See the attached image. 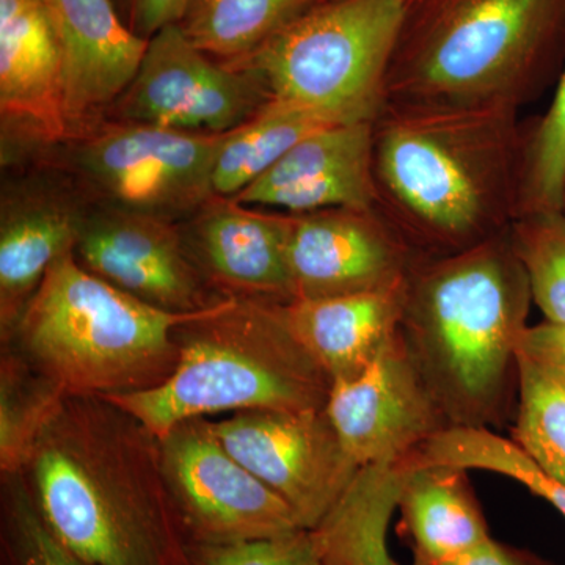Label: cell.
<instances>
[{
	"label": "cell",
	"mask_w": 565,
	"mask_h": 565,
	"mask_svg": "<svg viewBox=\"0 0 565 565\" xmlns=\"http://www.w3.org/2000/svg\"><path fill=\"white\" fill-rule=\"evenodd\" d=\"M519 111L385 102L373 121L375 212L419 256L455 255L519 217Z\"/></svg>",
	"instance_id": "6da1fadb"
},
{
	"label": "cell",
	"mask_w": 565,
	"mask_h": 565,
	"mask_svg": "<svg viewBox=\"0 0 565 565\" xmlns=\"http://www.w3.org/2000/svg\"><path fill=\"white\" fill-rule=\"evenodd\" d=\"M52 534L87 565H193L159 438L103 396L66 394L24 470Z\"/></svg>",
	"instance_id": "7a4b0ae2"
},
{
	"label": "cell",
	"mask_w": 565,
	"mask_h": 565,
	"mask_svg": "<svg viewBox=\"0 0 565 565\" xmlns=\"http://www.w3.org/2000/svg\"><path fill=\"white\" fill-rule=\"evenodd\" d=\"M531 303L509 230L412 267L401 338L449 427L494 430L514 423L519 343Z\"/></svg>",
	"instance_id": "3957f363"
},
{
	"label": "cell",
	"mask_w": 565,
	"mask_h": 565,
	"mask_svg": "<svg viewBox=\"0 0 565 565\" xmlns=\"http://www.w3.org/2000/svg\"><path fill=\"white\" fill-rule=\"evenodd\" d=\"M564 63L565 0H408L385 102L519 111Z\"/></svg>",
	"instance_id": "277c9868"
},
{
	"label": "cell",
	"mask_w": 565,
	"mask_h": 565,
	"mask_svg": "<svg viewBox=\"0 0 565 565\" xmlns=\"http://www.w3.org/2000/svg\"><path fill=\"white\" fill-rule=\"evenodd\" d=\"M180 359L163 384L103 396L161 438L225 412L323 411L332 379L289 329L282 303L225 299L174 330Z\"/></svg>",
	"instance_id": "5b68a950"
},
{
	"label": "cell",
	"mask_w": 565,
	"mask_h": 565,
	"mask_svg": "<svg viewBox=\"0 0 565 565\" xmlns=\"http://www.w3.org/2000/svg\"><path fill=\"white\" fill-rule=\"evenodd\" d=\"M217 305L195 313L152 307L88 273L71 252L52 264L2 345L65 394L145 392L177 367L174 330Z\"/></svg>",
	"instance_id": "8992f818"
},
{
	"label": "cell",
	"mask_w": 565,
	"mask_h": 565,
	"mask_svg": "<svg viewBox=\"0 0 565 565\" xmlns=\"http://www.w3.org/2000/svg\"><path fill=\"white\" fill-rule=\"evenodd\" d=\"M407 0H319L252 54L226 66L274 102L333 122L374 121Z\"/></svg>",
	"instance_id": "52a82bcc"
},
{
	"label": "cell",
	"mask_w": 565,
	"mask_h": 565,
	"mask_svg": "<svg viewBox=\"0 0 565 565\" xmlns=\"http://www.w3.org/2000/svg\"><path fill=\"white\" fill-rule=\"evenodd\" d=\"M226 134L95 125L73 137L70 169L98 204L173 222L215 199L212 173Z\"/></svg>",
	"instance_id": "ba28073f"
},
{
	"label": "cell",
	"mask_w": 565,
	"mask_h": 565,
	"mask_svg": "<svg viewBox=\"0 0 565 565\" xmlns=\"http://www.w3.org/2000/svg\"><path fill=\"white\" fill-rule=\"evenodd\" d=\"M167 492L188 545H226L300 530L289 505L230 455L207 418L159 438Z\"/></svg>",
	"instance_id": "9c48e42d"
},
{
	"label": "cell",
	"mask_w": 565,
	"mask_h": 565,
	"mask_svg": "<svg viewBox=\"0 0 565 565\" xmlns=\"http://www.w3.org/2000/svg\"><path fill=\"white\" fill-rule=\"evenodd\" d=\"M211 426L230 455L277 493L305 530L321 525L362 470L326 408L239 412Z\"/></svg>",
	"instance_id": "30bf717a"
},
{
	"label": "cell",
	"mask_w": 565,
	"mask_h": 565,
	"mask_svg": "<svg viewBox=\"0 0 565 565\" xmlns=\"http://www.w3.org/2000/svg\"><path fill=\"white\" fill-rule=\"evenodd\" d=\"M269 102L262 82L204 54L172 24L152 36L139 73L110 111L121 122L226 134Z\"/></svg>",
	"instance_id": "8fae6325"
},
{
	"label": "cell",
	"mask_w": 565,
	"mask_h": 565,
	"mask_svg": "<svg viewBox=\"0 0 565 565\" xmlns=\"http://www.w3.org/2000/svg\"><path fill=\"white\" fill-rule=\"evenodd\" d=\"M74 256L115 288L173 313H195L226 299L211 288L182 232L167 218L96 204L82 223Z\"/></svg>",
	"instance_id": "7c38bea8"
},
{
	"label": "cell",
	"mask_w": 565,
	"mask_h": 565,
	"mask_svg": "<svg viewBox=\"0 0 565 565\" xmlns=\"http://www.w3.org/2000/svg\"><path fill=\"white\" fill-rule=\"evenodd\" d=\"M326 412L345 451L362 468L414 459L449 427L401 332L359 377L333 382Z\"/></svg>",
	"instance_id": "4fadbf2b"
},
{
	"label": "cell",
	"mask_w": 565,
	"mask_h": 565,
	"mask_svg": "<svg viewBox=\"0 0 565 565\" xmlns=\"http://www.w3.org/2000/svg\"><path fill=\"white\" fill-rule=\"evenodd\" d=\"M418 259L375 211L292 215L289 264L296 299L393 288L405 281Z\"/></svg>",
	"instance_id": "5bb4252c"
},
{
	"label": "cell",
	"mask_w": 565,
	"mask_h": 565,
	"mask_svg": "<svg viewBox=\"0 0 565 565\" xmlns=\"http://www.w3.org/2000/svg\"><path fill=\"white\" fill-rule=\"evenodd\" d=\"M199 212L182 237L215 292L275 303L296 299L289 264L291 214H266L218 196Z\"/></svg>",
	"instance_id": "9a60e30c"
},
{
	"label": "cell",
	"mask_w": 565,
	"mask_h": 565,
	"mask_svg": "<svg viewBox=\"0 0 565 565\" xmlns=\"http://www.w3.org/2000/svg\"><path fill=\"white\" fill-rule=\"evenodd\" d=\"M232 200L292 215L375 211L373 121L341 122L310 134Z\"/></svg>",
	"instance_id": "2e32d148"
},
{
	"label": "cell",
	"mask_w": 565,
	"mask_h": 565,
	"mask_svg": "<svg viewBox=\"0 0 565 565\" xmlns=\"http://www.w3.org/2000/svg\"><path fill=\"white\" fill-rule=\"evenodd\" d=\"M63 57L68 137L98 125L139 73L150 40L121 20L111 0H47Z\"/></svg>",
	"instance_id": "e0dca14e"
},
{
	"label": "cell",
	"mask_w": 565,
	"mask_h": 565,
	"mask_svg": "<svg viewBox=\"0 0 565 565\" xmlns=\"http://www.w3.org/2000/svg\"><path fill=\"white\" fill-rule=\"evenodd\" d=\"M0 110L43 140L68 137L61 36L47 0H0Z\"/></svg>",
	"instance_id": "ac0fdd59"
},
{
	"label": "cell",
	"mask_w": 565,
	"mask_h": 565,
	"mask_svg": "<svg viewBox=\"0 0 565 565\" xmlns=\"http://www.w3.org/2000/svg\"><path fill=\"white\" fill-rule=\"evenodd\" d=\"M87 207L52 185L3 193L0 214V337L10 332L44 275L74 252Z\"/></svg>",
	"instance_id": "d6986e66"
},
{
	"label": "cell",
	"mask_w": 565,
	"mask_h": 565,
	"mask_svg": "<svg viewBox=\"0 0 565 565\" xmlns=\"http://www.w3.org/2000/svg\"><path fill=\"white\" fill-rule=\"evenodd\" d=\"M405 281L382 291L291 300L282 303V313L332 384L351 381L399 332Z\"/></svg>",
	"instance_id": "ffe728a7"
},
{
	"label": "cell",
	"mask_w": 565,
	"mask_h": 565,
	"mask_svg": "<svg viewBox=\"0 0 565 565\" xmlns=\"http://www.w3.org/2000/svg\"><path fill=\"white\" fill-rule=\"evenodd\" d=\"M399 527L414 553L412 565H446L492 539L468 470L412 463L401 490Z\"/></svg>",
	"instance_id": "44dd1931"
},
{
	"label": "cell",
	"mask_w": 565,
	"mask_h": 565,
	"mask_svg": "<svg viewBox=\"0 0 565 565\" xmlns=\"http://www.w3.org/2000/svg\"><path fill=\"white\" fill-rule=\"evenodd\" d=\"M415 459L367 465L315 527L322 565H403L388 544L401 490Z\"/></svg>",
	"instance_id": "7402d4cb"
},
{
	"label": "cell",
	"mask_w": 565,
	"mask_h": 565,
	"mask_svg": "<svg viewBox=\"0 0 565 565\" xmlns=\"http://www.w3.org/2000/svg\"><path fill=\"white\" fill-rule=\"evenodd\" d=\"M333 122L313 110L270 99L252 120L226 134L212 173L218 199H233L300 140Z\"/></svg>",
	"instance_id": "603a6c76"
},
{
	"label": "cell",
	"mask_w": 565,
	"mask_h": 565,
	"mask_svg": "<svg viewBox=\"0 0 565 565\" xmlns=\"http://www.w3.org/2000/svg\"><path fill=\"white\" fill-rule=\"evenodd\" d=\"M319 0H189L178 22L184 35L217 62L243 58Z\"/></svg>",
	"instance_id": "cb8c5ba5"
},
{
	"label": "cell",
	"mask_w": 565,
	"mask_h": 565,
	"mask_svg": "<svg viewBox=\"0 0 565 565\" xmlns=\"http://www.w3.org/2000/svg\"><path fill=\"white\" fill-rule=\"evenodd\" d=\"M66 394L18 353H0V471L18 475Z\"/></svg>",
	"instance_id": "d4e9b609"
},
{
	"label": "cell",
	"mask_w": 565,
	"mask_h": 565,
	"mask_svg": "<svg viewBox=\"0 0 565 565\" xmlns=\"http://www.w3.org/2000/svg\"><path fill=\"white\" fill-rule=\"evenodd\" d=\"M415 459L505 476L552 504L565 519V486L546 476L514 441L494 430L448 427L423 446Z\"/></svg>",
	"instance_id": "484cf974"
},
{
	"label": "cell",
	"mask_w": 565,
	"mask_h": 565,
	"mask_svg": "<svg viewBox=\"0 0 565 565\" xmlns=\"http://www.w3.org/2000/svg\"><path fill=\"white\" fill-rule=\"evenodd\" d=\"M512 441L546 476L565 486V382L520 359Z\"/></svg>",
	"instance_id": "4316f807"
},
{
	"label": "cell",
	"mask_w": 565,
	"mask_h": 565,
	"mask_svg": "<svg viewBox=\"0 0 565 565\" xmlns=\"http://www.w3.org/2000/svg\"><path fill=\"white\" fill-rule=\"evenodd\" d=\"M509 239L545 321L565 322V215L531 212L512 222Z\"/></svg>",
	"instance_id": "83f0119b"
},
{
	"label": "cell",
	"mask_w": 565,
	"mask_h": 565,
	"mask_svg": "<svg viewBox=\"0 0 565 565\" xmlns=\"http://www.w3.org/2000/svg\"><path fill=\"white\" fill-rule=\"evenodd\" d=\"M565 172V63L552 106L526 126L520 212L561 211Z\"/></svg>",
	"instance_id": "f1b7e54d"
},
{
	"label": "cell",
	"mask_w": 565,
	"mask_h": 565,
	"mask_svg": "<svg viewBox=\"0 0 565 565\" xmlns=\"http://www.w3.org/2000/svg\"><path fill=\"white\" fill-rule=\"evenodd\" d=\"M0 565H87L51 533L22 473L2 476Z\"/></svg>",
	"instance_id": "f546056e"
},
{
	"label": "cell",
	"mask_w": 565,
	"mask_h": 565,
	"mask_svg": "<svg viewBox=\"0 0 565 565\" xmlns=\"http://www.w3.org/2000/svg\"><path fill=\"white\" fill-rule=\"evenodd\" d=\"M193 565H322L316 530L226 545H188Z\"/></svg>",
	"instance_id": "4dcf8cb0"
},
{
	"label": "cell",
	"mask_w": 565,
	"mask_h": 565,
	"mask_svg": "<svg viewBox=\"0 0 565 565\" xmlns=\"http://www.w3.org/2000/svg\"><path fill=\"white\" fill-rule=\"evenodd\" d=\"M519 356L565 382V322L527 326L520 337Z\"/></svg>",
	"instance_id": "1f68e13d"
},
{
	"label": "cell",
	"mask_w": 565,
	"mask_h": 565,
	"mask_svg": "<svg viewBox=\"0 0 565 565\" xmlns=\"http://www.w3.org/2000/svg\"><path fill=\"white\" fill-rule=\"evenodd\" d=\"M121 20L145 40H151L167 25L178 24L189 0H111Z\"/></svg>",
	"instance_id": "d6a6232c"
},
{
	"label": "cell",
	"mask_w": 565,
	"mask_h": 565,
	"mask_svg": "<svg viewBox=\"0 0 565 565\" xmlns=\"http://www.w3.org/2000/svg\"><path fill=\"white\" fill-rule=\"evenodd\" d=\"M446 565H555L531 550L490 539L484 545Z\"/></svg>",
	"instance_id": "836d02e7"
},
{
	"label": "cell",
	"mask_w": 565,
	"mask_h": 565,
	"mask_svg": "<svg viewBox=\"0 0 565 565\" xmlns=\"http://www.w3.org/2000/svg\"><path fill=\"white\" fill-rule=\"evenodd\" d=\"M561 211L565 215V172H564V182H563V206H561Z\"/></svg>",
	"instance_id": "e575fe53"
},
{
	"label": "cell",
	"mask_w": 565,
	"mask_h": 565,
	"mask_svg": "<svg viewBox=\"0 0 565 565\" xmlns=\"http://www.w3.org/2000/svg\"><path fill=\"white\" fill-rule=\"evenodd\" d=\"M407 2H408V0H407Z\"/></svg>",
	"instance_id": "d590c367"
}]
</instances>
